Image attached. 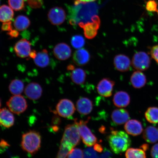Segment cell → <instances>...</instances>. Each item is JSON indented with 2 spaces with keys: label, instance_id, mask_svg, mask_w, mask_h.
<instances>
[{
  "label": "cell",
  "instance_id": "6da1fadb",
  "mask_svg": "<svg viewBox=\"0 0 158 158\" xmlns=\"http://www.w3.org/2000/svg\"><path fill=\"white\" fill-rule=\"evenodd\" d=\"M90 3H84L77 0L74 5L69 9V21L73 26L80 25L93 22L99 18L96 5Z\"/></svg>",
  "mask_w": 158,
  "mask_h": 158
},
{
  "label": "cell",
  "instance_id": "7a4b0ae2",
  "mask_svg": "<svg viewBox=\"0 0 158 158\" xmlns=\"http://www.w3.org/2000/svg\"><path fill=\"white\" fill-rule=\"evenodd\" d=\"M80 138L77 126L75 122L74 124L67 126L56 158H66L68 157L70 152L80 143Z\"/></svg>",
  "mask_w": 158,
  "mask_h": 158
},
{
  "label": "cell",
  "instance_id": "3957f363",
  "mask_svg": "<svg viewBox=\"0 0 158 158\" xmlns=\"http://www.w3.org/2000/svg\"><path fill=\"white\" fill-rule=\"evenodd\" d=\"M107 140L111 151L116 154L127 151L131 143L129 136L122 131L112 130L108 136Z\"/></svg>",
  "mask_w": 158,
  "mask_h": 158
},
{
  "label": "cell",
  "instance_id": "277c9868",
  "mask_svg": "<svg viewBox=\"0 0 158 158\" xmlns=\"http://www.w3.org/2000/svg\"><path fill=\"white\" fill-rule=\"evenodd\" d=\"M41 138L40 133L35 130H30L23 134L22 137L21 147L30 155H33L41 148Z\"/></svg>",
  "mask_w": 158,
  "mask_h": 158
},
{
  "label": "cell",
  "instance_id": "5b68a950",
  "mask_svg": "<svg viewBox=\"0 0 158 158\" xmlns=\"http://www.w3.org/2000/svg\"><path fill=\"white\" fill-rule=\"evenodd\" d=\"M88 120L84 121L75 120V123L77 126L79 133L83 143L88 147H92L97 142V138L92 133L89 128L87 126Z\"/></svg>",
  "mask_w": 158,
  "mask_h": 158
},
{
  "label": "cell",
  "instance_id": "8992f818",
  "mask_svg": "<svg viewBox=\"0 0 158 158\" xmlns=\"http://www.w3.org/2000/svg\"><path fill=\"white\" fill-rule=\"evenodd\" d=\"M9 109L14 114H19L23 113L27 109V102L20 95L11 97L6 102Z\"/></svg>",
  "mask_w": 158,
  "mask_h": 158
},
{
  "label": "cell",
  "instance_id": "52a82bcc",
  "mask_svg": "<svg viewBox=\"0 0 158 158\" xmlns=\"http://www.w3.org/2000/svg\"><path fill=\"white\" fill-rule=\"evenodd\" d=\"M151 59L147 53L139 51L134 55L132 64L133 68L138 71L147 70L151 64Z\"/></svg>",
  "mask_w": 158,
  "mask_h": 158
},
{
  "label": "cell",
  "instance_id": "ba28073f",
  "mask_svg": "<svg viewBox=\"0 0 158 158\" xmlns=\"http://www.w3.org/2000/svg\"><path fill=\"white\" fill-rule=\"evenodd\" d=\"M76 110L72 101L68 99H62L59 101L56 106V111L61 117L69 118L72 117Z\"/></svg>",
  "mask_w": 158,
  "mask_h": 158
},
{
  "label": "cell",
  "instance_id": "9c48e42d",
  "mask_svg": "<svg viewBox=\"0 0 158 158\" xmlns=\"http://www.w3.org/2000/svg\"><path fill=\"white\" fill-rule=\"evenodd\" d=\"M48 17L49 21L52 24L60 25L64 23L66 18V14L62 8L55 7L49 10Z\"/></svg>",
  "mask_w": 158,
  "mask_h": 158
},
{
  "label": "cell",
  "instance_id": "30bf717a",
  "mask_svg": "<svg viewBox=\"0 0 158 158\" xmlns=\"http://www.w3.org/2000/svg\"><path fill=\"white\" fill-rule=\"evenodd\" d=\"M114 82L108 78H104L98 82L97 89L99 94L104 97H110L112 96Z\"/></svg>",
  "mask_w": 158,
  "mask_h": 158
},
{
  "label": "cell",
  "instance_id": "8fae6325",
  "mask_svg": "<svg viewBox=\"0 0 158 158\" xmlns=\"http://www.w3.org/2000/svg\"><path fill=\"white\" fill-rule=\"evenodd\" d=\"M53 52L56 58L60 60H67L72 55V49L70 46L64 43L56 44L53 49Z\"/></svg>",
  "mask_w": 158,
  "mask_h": 158
},
{
  "label": "cell",
  "instance_id": "7c38bea8",
  "mask_svg": "<svg viewBox=\"0 0 158 158\" xmlns=\"http://www.w3.org/2000/svg\"><path fill=\"white\" fill-rule=\"evenodd\" d=\"M14 50L16 54L19 58H27L31 50V43L26 39H21L16 43Z\"/></svg>",
  "mask_w": 158,
  "mask_h": 158
},
{
  "label": "cell",
  "instance_id": "4fadbf2b",
  "mask_svg": "<svg viewBox=\"0 0 158 158\" xmlns=\"http://www.w3.org/2000/svg\"><path fill=\"white\" fill-rule=\"evenodd\" d=\"M25 94L30 99L35 100L41 98L43 94V89L40 85L33 82L27 85L24 91Z\"/></svg>",
  "mask_w": 158,
  "mask_h": 158
},
{
  "label": "cell",
  "instance_id": "5bb4252c",
  "mask_svg": "<svg viewBox=\"0 0 158 158\" xmlns=\"http://www.w3.org/2000/svg\"><path fill=\"white\" fill-rule=\"evenodd\" d=\"M114 64L116 70L124 72L129 70L131 62L128 56L124 54H118L114 57Z\"/></svg>",
  "mask_w": 158,
  "mask_h": 158
},
{
  "label": "cell",
  "instance_id": "9a60e30c",
  "mask_svg": "<svg viewBox=\"0 0 158 158\" xmlns=\"http://www.w3.org/2000/svg\"><path fill=\"white\" fill-rule=\"evenodd\" d=\"M90 59V55L85 48H80L75 51L73 60L77 66H82L88 64Z\"/></svg>",
  "mask_w": 158,
  "mask_h": 158
},
{
  "label": "cell",
  "instance_id": "2e32d148",
  "mask_svg": "<svg viewBox=\"0 0 158 158\" xmlns=\"http://www.w3.org/2000/svg\"><path fill=\"white\" fill-rule=\"evenodd\" d=\"M100 25V20L99 18L93 22L81 25L80 27L84 29V34L86 38L92 39L95 37L97 35Z\"/></svg>",
  "mask_w": 158,
  "mask_h": 158
},
{
  "label": "cell",
  "instance_id": "e0dca14e",
  "mask_svg": "<svg viewBox=\"0 0 158 158\" xmlns=\"http://www.w3.org/2000/svg\"><path fill=\"white\" fill-rule=\"evenodd\" d=\"M15 118L12 112L6 108L0 109V126L9 128L15 124Z\"/></svg>",
  "mask_w": 158,
  "mask_h": 158
},
{
  "label": "cell",
  "instance_id": "ac0fdd59",
  "mask_svg": "<svg viewBox=\"0 0 158 158\" xmlns=\"http://www.w3.org/2000/svg\"><path fill=\"white\" fill-rule=\"evenodd\" d=\"M76 107L79 113L82 115H86L92 111L93 104L90 99L82 97L79 98L77 101Z\"/></svg>",
  "mask_w": 158,
  "mask_h": 158
},
{
  "label": "cell",
  "instance_id": "d6986e66",
  "mask_svg": "<svg viewBox=\"0 0 158 158\" xmlns=\"http://www.w3.org/2000/svg\"><path fill=\"white\" fill-rule=\"evenodd\" d=\"M111 119L114 124L117 125L126 123L130 119V114L124 109L114 110L111 114Z\"/></svg>",
  "mask_w": 158,
  "mask_h": 158
},
{
  "label": "cell",
  "instance_id": "ffe728a7",
  "mask_svg": "<svg viewBox=\"0 0 158 158\" xmlns=\"http://www.w3.org/2000/svg\"><path fill=\"white\" fill-rule=\"evenodd\" d=\"M124 128L126 133L133 136L139 135L143 130L141 122L135 119L128 120L124 125Z\"/></svg>",
  "mask_w": 158,
  "mask_h": 158
},
{
  "label": "cell",
  "instance_id": "44dd1931",
  "mask_svg": "<svg viewBox=\"0 0 158 158\" xmlns=\"http://www.w3.org/2000/svg\"><path fill=\"white\" fill-rule=\"evenodd\" d=\"M113 101L114 105L117 107H126L130 103V96L127 92L120 91L114 94Z\"/></svg>",
  "mask_w": 158,
  "mask_h": 158
},
{
  "label": "cell",
  "instance_id": "7402d4cb",
  "mask_svg": "<svg viewBox=\"0 0 158 158\" xmlns=\"http://www.w3.org/2000/svg\"><path fill=\"white\" fill-rule=\"evenodd\" d=\"M147 81V78L141 71H137L134 72L130 78V82L132 86L135 88L139 89L143 87Z\"/></svg>",
  "mask_w": 158,
  "mask_h": 158
},
{
  "label": "cell",
  "instance_id": "603a6c76",
  "mask_svg": "<svg viewBox=\"0 0 158 158\" xmlns=\"http://www.w3.org/2000/svg\"><path fill=\"white\" fill-rule=\"evenodd\" d=\"M143 138L147 143H153L158 141V130L153 126L146 128L143 133Z\"/></svg>",
  "mask_w": 158,
  "mask_h": 158
},
{
  "label": "cell",
  "instance_id": "cb8c5ba5",
  "mask_svg": "<svg viewBox=\"0 0 158 158\" xmlns=\"http://www.w3.org/2000/svg\"><path fill=\"white\" fill-rule=\"evenodd\" d=\"M35 65L39 68H44L49 64V58L48 51L44 49L40 52L37 53L36 56L34 59Z\"/></svg>",
  "mask_w": 158,
  "mask_h": 158
},
{
  "label": "cell",
  "instance_id": "d4e9b609",
  "mask_svg": "<svg viewBox=\"0 0 158 158\" xmlns=\"http://www.w3.org/2000/svg\"><path fill=\"white\" fill-rule=\"evenodd\" d=\"M86 77V73L81 68L74 69L71 74V78L72 81L77 85H81L84 83Z\"/></svg>",
  "mask_w": 158,
  "mask_h": 158
},
{
  "label": "cell",
  "instance_id": "484cf974",
  "mask_svg": "<svg viewBox=\"0 0 158 158\" xmlns=\"http://www.w3.org/2000/svg\"><path fill=\"white\" fill-rule=\"evenodd\" d=\"M30 25L31 21L28 18L23 15H19L14 23L15 28L20 31L27 29Z\"/></svg>",
  "mask_w": 158,
  "mask_h": 158
},
{
  "label": "cell",
  "instance_id": "4316f807",
  "mask_svg": "<svg viewBox=\"0 0 158 158\" xmlns=\"http://www.w3.org/2000/svg\"><path fill=\"white\" fill-rule=\"evenodd\" d=\"M14 16V13L10 7L6 5L0 6V21L3 23L10 21Z\"/></svg>",
  "mask_w": 158,
  "mask_h": 158
},
{
  "label": "cell",
  "instance_id": "83f0119b",
  "mask_svg": "<svg viewBox=\"0 0 158 158\" xmlns=\"http://www.w3.org/2000/svg\"><path fill=\"white\" fill-rule=\"evenodd\" d=\"M9 90L14 95H20L24 89V84L22 81L19 79L12 81L9 86Z\"/></svg>",
  "mask_w": 158,
  "mask_h": 158
},
{
  "label": "cell",
  "instance_id": "f1b7e54d",
  "mask_svg": "<svg viewBox=\"0 0 158 158\" xmlns=\"http://www.w3.org/2000/svg\"><path fill=\"white\" fill-rule=\"evenodd\" d=\"M145 117L147 121L154 124L158 123V108H148L145 113Z\"/></svg>",
  "mask_w": 158,
  "mask_h": 158
},
{
  "label": "cell",
  "instance_id": "f546056e",
  "mask_svg": "<svg viewBox=\"0 0 158 158\" xmlns=\"http://www.w3.org/2000/svg\"><path fill=\"white\" fill-rule=\"evenodd\" d=\"M126 158H146L144 150L138 148H130L126 151Z\"/></svg>",
  "mask_w": 158,
  "mask_h": 158
},
{
  "label": "cell",
  "instance_id": "4dcf8cb0",
  "mask_svg": "<svg viewBox=\"0 0 158 158\" xmlns=\"http://www.w3.org/2000/svg\"><path fill=\"white\" fill-rule=\"evenodd\" d=\"M71 44L74 48H82L85 44V39L82 35H76L73 36L71 40Z\"/></svg>",
  "mask_w": 158,
  "mask_h": 158
},
{
  "label": "cell",
  "instance_id": "1f68e13d",
  "mask_svg": "<svg viewBox=\"0 0 158 158\" xmlns=\"http://www.w3.org/2000/svg\"><path fill=\"white\" fill-rule=\"evenodd\" d=\"M8 2L10 7L15 11L20 10L24 7V0H8Z\"/></svg>",
  "mask_w": 158,
  "mask_h": 158
},
{
  "label": "cell",
  "instance_id": "d6a6232c",
  "mask_svg": "<svg viewBox=\"0 0 158 158\" xmlns=\"http://www.w3.org/2000/svg\"><path fill=\"white\" fill-rule=\"evenodd\" d=\"M68 158H83L84 154L82 150L79 148H73L69 153Z\"/></svg>",
  "mask_w": 158,
  "mask_h": 158
},
{
  "label": "cell",
  "instance_id": "836d02e7",
  "mask_svg": "<svg viewBox=\"0 0 158 158\" xmlns=\"http://www.w3.org/2000/svg\"><path fill=\"white\" fill-rule=\"evenodd\" d=\"M157 4L155 0H149L146 5V9L150 12H156Z\"/></svg>",
  "mask_w": 158,
  "mask_h": 158
},
{
  "label": "cell",
  "instance_id": "e575fe53",
  "mask_svg": "<svg viewBox=\"0 0 158 158\" xmlns=\"http://www.w3.org/2000/svg\"><path fill=\"white\" fill-rule=\"evenodd\" d=\"M29 6L33 9H38L43 5V0H27Z\"/></svg>",
  "mask_w": 158,
  "mask_h": 158
},
{
  "label": "cell",
  "instance_id": "d590c367",
  "mask_svg": "<svg viewBox=\"0 0 158 158\" xmlns=\"http://www.w3.org/2000/svg\"><path fill=\"white\" fill-rule=\"evenodd\" d=\"M150 54L152 58L158 64V44L152 47L150 50Z\"/></svg>",
  "mask_w": 158,
  "mask_h": 158
},
{
  "label": "cell",
  "instance_id": "8d00e7d4",
  "mask_svg": "<svg viewBox=\"0 0 158 158\" xmlns=\"http://www.w3.org/2000/svg\"><path fill=\"white\" fill-rule=\"evenodd\" d=\"M1 29L2 31H8L13 29L11 22L9 21L4 23L2 25Z\"/></svg>",
  "mask_w": 158,
  "mask_h": 158
},
{
  "label": "cell",
  "instance_id": "74e56055",
  "mask_svg": "<svg viewBox=\"0 0 158 158\" xmlns=\"http://www.w3.org/2000/svg\"><path fill=\"white\" fill-rule=\"evenodd\" d=\"M151 155L153 158H158V143L155 144L152 148Z\"/></svg>",
  "mask_w": 158,
  "mask_h": 158
},
{
  "label": "cell",
  "instance_id": "f35d334b",
  "mask_svg": "<svg viewBox=\"0 0 158 158\" xmlns=\"http://www.w3.org/2000/svg\"><path fill=\"white\" fill-rule=\"evenodd\" d=\"M7 34L11 38H16L19 37V33L17 30L12 29L8 31L7 33Z\"/></svg>",
  "mask_w": 158,
  "mask_h": 158
},
{
  "label": "cell",
  "instance_id": "ab89813d",
  "mask_svg": "<svg viewBox=\"0 0 158 158\" xmlns=\"http://www.w3.org/2000/svg\"><path fill=\"white\" fill-rule=\"evenodd\" d=\"M37 54V53L36 51L35 50H31L29 56L30 57V58L34 59L36 56Z\"/></svg>",
  "mask_w": 158,
  "mask_h": 158
},
{
  "label": "cell",
  "instance_id": "60d3db41",
  "mask_svg": "<svg viewBox=\"0 0 158 158\" xmlns=\"http://www.w3.org/2000/svg\"><path fill=\"white\" fill-rule=\"evenodd\" d=\"M94 149L97 151L101 152L102 151V148L99 144H96L94 146Z\"/></svg>",
  "mask_w": 158,
  "mask_h": 158
},
{
  "label": "cell",
  "instance_id": "b9f144b4",
  "mask_svg": "<svg viewBox=\"0 0 158 158\" xmlns=\"http://www.w3.org/2000/svg\"><path fill=\"white\" fill-rule=\"evenodd\" d=\"M79 1L82 2L90 3L92 2L95 1L96 0H79Z\"/></svg>",
  "mask_w": 158,
  "mask_h": 158
},
{
  "label": "cell",
  "instance_id": "7bdbcfd3",
  "mask_svg": "<svg viewBox=\"0 0 158 158\" xmlns=\"http://www.w3.org/2000/svg\"><path fill=\"white\" fill-rule=\"evenodd\" d=\"M74 69V66L73 65L71 64L69 65L68 66V68H67V69H68V70L72 71Z\"/></svg>",
  "mask_w": 158,
  "mask_h": 158
},
{
  "label": "cell",
  "instance_id": "ee69618b",
  "mask_svg": "<svg viewBox=\"0 0 158 158\" xmlns=\"http://www.w3.org/2000/svg\"><path fill=\"white\" fill-rule=\"evenodd\" d=\"M2 105V101L1 98H0V108H1Z\"/></svg>",
  "mask_w": 158,
  "mask_h": 158
},
{
  "label": "cell",
  "instance_id": "f6af8a7d",
  "mask_svg": "<svg viewBox=\"0 0 158 158\" xmlns=\"http://www.w3.org/2000/svg\"><path fill=\"white\" fill-rule=\"evenodd\" d=\"M156 12L157 14V15H158V10H157L156 11Z\"/></svg>",
  "mask_w": 158,
  "mask_h": 158
},
{
  "label": "cell",
  "instance_id": "bcb514c9",
  "mask_svg": "<svg viewBox=\"0 0 158 158\" xmlns=\"http://www.w3.org/2000/svg\"><path fill=\"white\" fill-rule=\"evenodd\" d=\"M0 3H1V1H0Z\"/></svg>",
  "mask_w": 158,
  "mask_h": 158
}]
</instances>
